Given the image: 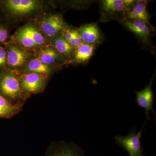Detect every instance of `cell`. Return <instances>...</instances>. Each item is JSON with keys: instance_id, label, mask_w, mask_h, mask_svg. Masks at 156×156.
<instances>
[{"instance_id": "obj_6", "label": "cell", "mask_w": 156, "mask_h": 156, "mask_svg": "<svg viewBox=\"0 0 156 156\" xmlns=\"http://www.w3.org/2000/svg\"><path fill=\"white\" fill-rule=\"evenodd\" d=\"M101 4L102 10V21L113 19L120 15L127 16L128 12L124 0H104L101 1Z\"/></svg>"}, {"instance_id": "obj_10", "label": "cell", "mask_w": 156, "mask_h": 156, "mask_svg": "<svg viewBox=\"0 0 156 156\" xmlns=\"http://www.w3.org/2000/svg\"><path fill=\"white\" fill-rule=\"evenodd\" d=\"M47 156H85V151L74 144L60 142L50 147Z\"/></svg>"}, {"instance_id": "obj_2", "label": "cell", "mask_w": 156, "mask_h": 156, "mask_svg": "<svg viewBox=\"0 0 156 156\" xmlns=\"http://www.w3.org/2000/svg\"><path fill=\"white\" fill-rule=\"evenodd\" d=\"M23 92L19 78L5 68L0 70V93L3 96L12 103L22 98Z\"/></svg>"}, {"instance_id": "obj_17", "label": "cell", "mask_w": 156, "mask_h": 156, "mask_svg": "<svg viewBox=\"0 0 156 156\" xmlns=\"http://www.w3.org/2000/svg\"><path fill=\"white\" fill-rule=\"evenodd\" d=\"M22 105L12 103L0 93V119H9L14 116L21 110Z\"/></svg>"}, {"instance_id": "obj_19", "label": "cell", "mask_w": 156, "mask_h": 156, "mask_svg": "<svg viewBox=\"0 0 156 156\" xmlns=\"http://www.w3.org/2000/svg\"><path fill=\"white\" fill-rule=\"evenodd\" d=\"M62 34L66 40L74 49L78 48L83 43L77 29L71 28L68 26Z\"/></svg>"}, {"instance_id": "obj_12", "label": "cell", "mask_w": 156, "mask_h": 156, "mask_svg": "<svg viewBox=\"0 0 156 156\" xmlns=\"http://www.w3.org/2000/svg\"><path fill=\"white\" fill-rule=\"evenodd\" d=\"M147 1H137L134 7L127 14V17L130 20H141L145 23L152 30H154L153 27L151 25L149 20L150 15L147 10Z\"/></svg>"}, {"instance_id": "obj_4", "label": "cell", "mask_w": 156, "mask_h": 156, "mask_svg": "<svg viewBox=\"0 0 156 156\" xmlns=\"http://www.w3.org/2000/svg\"><path fill=\"white\" fill-rule=\"evenodd\" d=\"M40 26L46 36L53 38L62 33L68 26L63 17L59 14H50L43 17L40 21Z\"/></svg>"}, {"instance_id": "obj_1", "label": "cell", "mask_w": 156, "mask_h": 156, "mask_svg": "<svg viewBox=\"0 0 156 156\" xmlns=\"http://www.w3.org/2000/svg\"><path fill=\"white\" fill-rule=\"evenodd\" d=\"M41 2L35 0H5L0 1V9L5 17H22L37 11Z\"/></svg>"}, {"instance_id": "obj_20", "label": "cell", "mask_w": 156, "mask_h": 156, "mask_svg": "<svg viewBox=\"0 0 156 156\" xmlns=\"http://www.w3.org/2000/svg\"><path fill=\"white\" fill-rule=\"evenodd\" d=\"M23 27L33 40L38 48L45 44L46 39L44 37L34 26L27 24Z\"/></svg>"}, {"instance_id": "obj_13", "label": "cell", "mask_w": 156, "mask_h": 156, "mask_svg": "<svg viewBox=\"0 0 156 156\" xmlns=\"http://www.w3.org/2000/svg\"><path fill=\"white\" fill-rule=\"evenodd\" d=\"M37 57L44 64L52 66L53 65L60 66L66 62L53 47L42 48L38 53Z\"/></svg>"}, {"instance_id": "obj_22", "label": "cell", "mask_w": 156, "mask_h": 156, "mask_svg": "<svg viewBox=\"0 0 156 156\" xmlns=\"http://www.w3.org/2000/svg\"><path fill=\"white\" fill-rule=\"evenodd\" d=\"M9 36V31L5 26L0 24V44L7 41Z\"/></svg>"}, {"instance_id": "obj_21", "label": "cell", "mask_w": 156, "mask_h": 156, "mask_svg": "<svg viewBox=\"0 0 156 156\" xmlns=\"http://www.w3.org/2000/svg\"><path fill=\"white\" fill-rule=\"evenodd\" d=\"M7 64V50L0 46V70L5 68Z\"/></svg>"}, {"instance_id": "obj_7", "label": "cell", "mask_w": 156, "mask_h": 156, "mask_svg": "<svg viewBox=\"0 0 156 156\" xmlns=\"http://www.w3.org/2000/svg\"><path fill=\"white\" fill-rule=\"evenodd\" d=\"M7 50V64L11 68L22 67L28 62L30 52L25 48L14 45L9 46Z\"/></svg>"}, {"instance_id": "obj_5", "label": "cell", "mask_w": 156, "mask_h": 156, "mask_svg": "<svg viewBox=\"0 0 156 156\" xmlns=\"http://www.w3.org/2000/svg\"><path fill=\"white\" fill-rule=\"evenodd\" d=\"M143 131V129L138 132L132 131L126 136L118 135L115 137V140L119 145L127 151L129 156H141L143 154L140 138Z\"/></svg>"}, {"instance_id": "obj_3", "label": "cell", "mask_w": 156, "mask_h": 156, "mask_svg": "<svg viewBox=\"0 0 156 156\" xmlns=\"http://www.w3.org/2000/svg\"><path fill=\"white\" fill-rule=\"evenodd\" d=\"M19 80L23 91L35 94L44 89L48 82V76L36 73H23Z\"/></svg>"}, {"instance_id": "obj_16", "label": "cell", "mask_w": 156, "mask_h": 156, "mask_svg": "<svg viewBox=\"0 0 156 156\" xmlns=\"http://www.w3.org/2000/svg\"><path fill=\"white\" fill-rule=\"evenodd\" d=\"M52 44V47L56 49L66 62L69 60L74 49L66 40L62 34H58L54 37Z\"/></svg>"}, {"instance_id": "obj_23", "label": "cell", "mask_w": 156, "mask_h": 156, "mask_svg": "<svg viewBox=\"0 0 156 156\" xmlns=\"http://www.w3.org/2000/svg\"><path fill=\"white\" fill-rule=\"evenodd\" d=\"M143 156V155H142V156Z\"/></svg>"}, {"instance_id": "obj_8", "label": "cell", "mask_w": 156, "mask_h": 156, "mask_svg": "<svg viewBox=\"0 0 156 156\" xmlns=\"http://www.w3.org/2000/svg\"><path fill=\"white\" fill-rule=\"evenodd\" d=\"M83 43L97 46L101 43L102 36L97 23H88L77 29Z\"/></svg>"}, {"instance_id": "obj_18", "label": "cell", "mask_w": 156, "mask_h": 156, "mask_svg": "<svg viewBox=\"0 0 156 156\" xmlns=\"http://www.w3.org/2000/svg\"><path fill=\"white\" fill-rule=\"evenodd\" d=\"M12 38L20 46L25 49L38 48L33 40L23 27L19 29L14 34Z\"/></svg>"}, {"instance_id": "obj_11", "label": "cell", "mask_w": 156, "mask_h": 156, "mask_svg": "<svg viewBox=\"0 0 156 156\" xmlns=\"http://www.w3.org/2000/svg\"><path fill=\"white\" fill-rule=\"evenodd\" d=\"M122 22L125 27L136 35L143 43H147L152 30L146 23L137 20L126 19Z\"/></svg>"}, {"instance_id": "obj_9", "label": "cell", "mask_w": 156, "mask_h": 156, "mask_svg": "<svg viewBox=\"0 0 156 156\" xmlns=\"http://www.w3.org/2000/svg\"><path fill=\"white\" fill-rule=\"evenodd\" d=\"M154 80V77L151 80L150 83L142 90L135 92L136 103L140 108L144 109L148 119H150L149 114L150 112L154 114L156 116L154 108L153 93L152 90V86Z\"/></svg>"}, {"instance_id": "obj_14", "label": "cell", "mask_w": 156, "mask_h": 156, "mask_svg": "<svg viewBox=\"0 0 156 156\" xmlns=\"http://www.w3.org/2000/svg\"><path fill=\"white\" fill-rule=\"evenodd\" d=\"M96 46L83 43L74 50L72 61L77 64H87L94 54Z\"/></svg>"}, {"instance_id": "obj_15", "label": "cell", "mask_w": 156, "mask_h": 156, "mask_svg": "<svg viewBox=\"0 0 156 156\" xmlns=\"http://www.w3.org/2000/svg\"><path fill=\"white\" fill-rule=\"evenodd\" d=\"M53 66L44 64L37 58H34L23 66L21 72L23 73H33L47 76L54 70Z\"/></svg>"}]
</instances>
